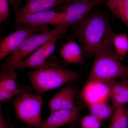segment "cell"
<instances>
[{"mask_svg": "<svg viewBox=\"0 0 128 128\" xmlns=\"http://www.w3.org/2000/svg\"><path fill=\"white\" fill-rule=\"evenodd\" d=\"M30 87L19 88L15 90H8L4 88H0V104L5 102L11 100L14 97L16 96L21 92H30Z\"/></svg>", "mask_w": 128, "mask_h": 128, "instance_id": "44dd1931", "label": "cell"}, {"mask_svg": "<svg viewBox=\"0 0 128 128\" xmlns=\"http://www.w3.org/2000/svg\"><path fill=\"white\" fill-rule=\"evenodd\" d=\"M89 114L96 116L101 121L111 119L114 113L115 107L108 102H102L88 105Z\"/></svg>", "mask_w": 128, "mask_h": 128, "instance_id": "2e32d148", "label": "cell"}, {"mask_svg": "<svg viewBox=\"0 0 128 128\" xmlns=\"http://www.w3.org/2000/svg\"><path fill=\"white\" fill-rule=\"evenodd\" d=\"M64 14L61 12L49 10L33 14H23L16 12L15 22L18 25L35 27L48 24L58 26L62 23Z\"/></svg>", "mask_w": 128, "mask_h": 128, "instance_id": "52a82bcc", "label": "cell"}, {"mask_svg": "<svg viewBox=\"0 0 128 128\" xmlns=\"http://www.w3.org/2000/svg\"><path fill=\"white\" fill-rule=\"evenodd\" d=\"M72 26L83 55L87 57L95 56L101 49L113 44L114 33L108 20L103 14L94 13Z\"/></svg>", "mask_w": 128, "mask_h": 128, "instance_id": "6da1fadb", "label": "cell"}, {"mask_svg": "<svg viewBox=\"0 0 128 128\" xmlns=\"http://www.w3.org/2000/svg\"><path fill=\"white\" fill-rule=\"evenodd\" d=\"M16 70L12 69L2 70L0 71V88L13 91L19 89L17 85Z\"/></svg>", "mask_w": 128, "mask_h": 128, "instance_id": "ac0fdd59", "label": "cell"}, {"mask_svg": "<svg viewBox=\"0 0 128 128\" xmlns=\"http://www.w3.org/2000/svg\"><path fill=\"white\" fill-rule=\"evenodd\" d=\"M59 54L64 61L68 64H84L81 48L73 40H69L64 44L59 51Z\"/></svg>", "mask_w": 128, "mask_h": 128, "instance_id": "4fadbf2b", "label": "cell"}, {"mask_svg": "<svg viewBox=\"0 0 128 128\" xmlns=\"http://www.w3.org/2000/svg\"><path fill=\"white\" fill-rule=\"evenodd\" d=\"M106 4L128 28V0H108Z\"/></svg>", "mask_w": 128, "mask_h": 128, "instance_id": "e0dca14e", "label": "cell"}, {"mask_svg": "<svg viewBox=\"0 0 128 128\" xmlns=\"http://www.w3.org/2000/svg\"><path fill=\"white\" fill-rule=\"evenodd\" d=\"M8 0H0V20H6L9 16Z\"/></svg>", "mask_w": 128, "mask_h": 128, "instance_id": "603a6c76", "label": "cell"}, {"mask_svg": "<svg viewBox=\"0 0 128 128\" xmlns=\"http://www.w3.org/2000/svg\"><path fill=\"white\" fill-rule=\"evenodd\" d=\"M16 97L14 105L17 118L32 128L41 126L43 104L42 97L30 94L29 92H21Z\"/></svg>", "mask_w": 128, "mask_h": 128, "instance_id": "5b68a950", "label": "cell"}, {"mask_svg": "<svg viewBox=\"0 0 128 128\" xmlns=\"http://www.w3.org/2000/svg\"><path fill=\"white\" fill-rule=\"evenodd\" d=\"M87 0H66V2L68 3V4L73 3V2H78L84 1Z\"/></svg>", "mask_w": 128, "mask_h": 128, "instance_id": "484cf974", "label": "cell"}, {"mask_svg": "<svg viewBox=\"0 0 128 128\" xmlns=\"http://www.w3.org/2000/svg\"><path fill=\"white\" fill-rule=\"evenodd\" d=\"M77 121V120H76ZM76 121L75 122H74L70 124V125L68 127H67L66 128H78V126L76 124ZM28 128H32V127L29 126Z\"/></svg>", "mask_w": 128, "mask_h": 128, "instance_id": "d4e9b609", "label": "cell"}, {"mask_svg": "<svg viewBox=\"0 0 128 128\" xmlns=\"http://www.w3.org/2000/svg\"><path fill=\"white\" fill-rule=\"evenodd\" d=\"M69 27L68 25L62 23L50 31L30 35L8 57L6 61L1 66L0 69L13 70L17 64L36 50L54 35L65 33Z\"/></svg>", "mask_w": 128, "mask_h": 128, "instance_id": "277c9868", "label": "cell"}, {"mask_svg": "<svg viewBox=\"0 0 128 128\" xmlns=\"http://www.w3.org/2000/svg\"></svg>", "mask_w": 128, "mask_h": 128, "instance_id": "f1b7e54d", "label": "cell"}, {"mask_svg": "<svg viewBox=\"0 0 128 128\" xmlns=\"http://www.w3.org/2000/svg\"><path fill=\"white\" fill-rule=\"evenodd\" d=\"M77 93L76 88L71 84L60 89L49 102L50 114L57 110L76 107L74 101Z\"/></svg>", "mask_w": 128, "mask_h": 128, "instance_id": "8fae6325", "label": "cell"}, {"mask_svg": "<svg viewBox=\"0 0 128 128\" xmlns=\"http://www.w3.org/2000/svg\"><path fill=\"white\" fill-rule=\"evenodd\" d=\"M101 121L96 116L89 114L81 120L82 128H101Z\"/></svg>", "mask_w": 128, "mask_h": 128, "instance_id": "7402d4cb", "label": "cell"}, {"mask_svg": "<svg viewBox=\"0 0 128 128\" xmlns=\"http://www.w3.org/2000/svg\"><path fill=\"white\" fill-rule=\"evenodd\" d=\"M80 97L86 105L108 102L110 97L109 88L105 82L87 80L82 89Z\"/></svg>", "mask_w": 128, "mask_h": 128, "instance_id": "9c48e42d", "label": "cell"}, {"mask_svg": "<svg viewBox=\"0 0 128 128\" xmlns=\"http://www.w3.org/2000/svg\"><path fill=\"white\" fill-rule=\"evenodd\" d=\"M29 0H26L27 1H28Z\"/></svg>", "mask_w": 128, "mask_h": 128, "instance_id": "83f0119b", "label": "cell"}, {"mask_svg": "<svg viewBox=\"0 0 128 128\" xmlns=\"http://www.w3.org/2000/svg\"><path fill=\"white\" fill-rule=\"evenodd\" d=\"M112 43L116 55L120 60L124 58L128 52V37L125 34H114Z\"/></svg>", "mask_w": 128, "mask_h": 128, "instance_id": "ffe728a7", "label": "cell"}, {"mask_svg": "<svg viewBox=\"0 0 128 128\" xmlns=\"http://www.w3.org/2000/svg\"><path fill=\"white\" fill-rule=\"evenodd\" d=\"M27 75L32 87L41 94L75 82L79 77L78 72L62 68L54 59H50L46 66L29 72Z\"/></svg>", "mask_w": 128, "mask_h": 128, "instance_id": "7a4b0ae2", "label": "cell"}, {"mask_svg": "<svg viewBox=\"0 0 128 128\" xmlns=\"http://www.w3.org/2000/svg\"><path fill=\"white\" fill-rule=\"evenodd\" d=\"M114 51L112 44L105 46L96 53L87 80L106 82L128 77V66L120 62Z\"/></svg>", "mask_w": 128, "mask_h": 128, "instance_id": "3957f363", "label": "cell"}, {"mask_svg": "<svg viewBox=\"0 0 128 128\" xmlns=\"http://www.w3.org/2000/svg\"><path fill=\"white\" fill-rule=\"evenodd\" d=\"M110 90V99L112 104L116 108L123 106L128 102V83L116 80L105 82Z\"/></svg>", "mask_w": 128, "mask_h": 128, "instance_id": "5bb4252c", "label": "cell"}, {"mask_svg": "<svg viewBox=\"0 0 128 128\" xmlns=\"http://www.w3.org/2000/svg\"><path fill=\"white\" fill-rule=\"evenodd\" d=\"M12 124L8 122L7 121H6L4 118L3 114L1 110H0V128H10Z\"/></svg>", "mask_w": 128, "mask_h": 128, "instance_id": "cb8c5ba5", "label": "cell"}, {"mask_svg": "<svg viewBox=\"0 0 128 128\" xmlns=\"http://www.w3.org/2000/svg\"><path fill=\"white\" fill-rule=\"evenodd\" d=\"M48 30L47 25L35 27L24 25L12 33L2 38L0 44V60L12 53L30 35L35 32L40 33L48 32Z\"/></svg>", "mask_w": 128, "mask_h": 128, "instance_id": "8992f818", "label": "cell"}, {"mask_svg": "<svg viewBox=\"0 0 128 128\" xmlns=\"http://www.w3.org/2000/svg\"><path fill=\"white\" fill-rule=\"evenodd\" d=\"M12 127H13V126H12V124H11L10 126V128H12Z\"/></svg>", "mask_w": 128, "mask_h": 128, "instance_id": "4316f807", "label": "cell"}, {"mask_svg": "<svg viewBox=\"0 0 128 128\" xmlns=\"http://www.w3.org/2000/svg\"><path fill=\"white\" fill-rule=\"evenodd\" d=\"M62 4H68L66 0H29L22 8L17 9L16 12L21 14H33Z\"/></svg>", "mask_w": 128, "mask_h": 128, "instance_id": "9a60e30c", "label": "cell"}, {"mask_svg": "<svg viewBox=\"0 0 128 128\" xmlns=\"http://www.w3.org/2000/svg\"><path fill=\"white\" fill-rule=\"evenodd\" d=\"M49 40L41 45L29 57L17 64L13 70H16L25 68L37 70L47 65L49 60L45 57L44 52Z\"/></svg>", "mask_w": 128, "mask_h": 128, "instance_id": "7c38bea8", "label": "cell"}, {"mask_svg": "<svg viewBox=\"0 0 128 128\" xmlns=\"http://www.w3.org/2000/svg\"><path fill=\"white\" fill-rule=\"evenodd\" d=\"M107 128H128V115L123 106L115 108Z\"/></svg>", "mask_w": 128, "mask_h": 128, "instance_id": "d6986e66", "label": "cell"}, {"mask_svg": "<svg viewBox=\"0 0 128 128\" xmlns=\"http://www.w3.org/2000/svg\"><path fill=\"white\" fill-rule=\"evenodd\" d=\"M82 105L76 106L72 109L57 110L43 121L42 125L37 128H57L68 124H71L78 120L80 116Z\"/></svg>", "mask_w": 128, "mask_h": 128, "instance_id": "30bf717a", "label": "cell"}, {"mask_svg": "<svg viewBox=\"0 0 128 128\" xmlns=\"http://www.w3.org/2000/svg\"><path fill=\"white\" fill-rule=\"evenodd\" d=\"M105 0H87L66 5L61 12L64 14L62 23L70 26L85 18L93 8L105 2Z\"/></svg>", "mask_w": 128, "mask_h": 128, "instance_id": "ba28073f", "label": "cell"}]
</instances>
